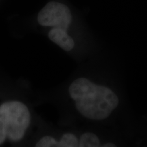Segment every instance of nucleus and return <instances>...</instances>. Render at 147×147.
Returning a JSON list of instances; mask_svg holds the SVG:
<instances>
[{"mask_svg":"<svg viewBox=\"0 0 147 147\" xmlns=\"http://www.w3.org/2000/svg\"><path fill=\"white\" fill-rule=\"evenodd\" d=\"M100 141L98 137L93 133L82 134L79 141V147H100Z\"/></svg>","mask_w":147,"mask_h":147,"instance_id":"obj_5","label":"nucleus"},{"mask_svg":"<svg viewBox=\"0 0 147 147\" xmlns=\"http://www.w3.org/2000/svg\"><path fill=\"white\" fill-rule=\"evenodd\" d=\"M49 39L65 51H71L74 49L76 43L67 32L60 28L53 27L48 34Z\"/></svg>","mask_w":147,"mask_h":147,"instance_id":"obj_4","label":"nucleus"},{"mask_svg":"<svg viewBox=\"0 0 147 147\" xmlns=\"http://www.w3.org/2000/svg\"><path fill=\"white\" fill-rule=\"evenodd\" d=\"M28 108L23 103L10 101L0 106V144L6 138L18 142L23 138L30 123Z\"/></svg>","mask_w":147,"mask_h":147,"instance_id":"obj_2","label":"nucleus"},{"mask_svg":"<svg viewBox=\"0 0 147 147\" xmlns=\"http://www.w3.org/2000/svg\"><path fill=\"white\" fill-rule=\"evenodd\" d=\"M73 21L74 15L69 5L57 1L48 3L38 16V22L40 25L60 28L66 32L70 28Z\"/></svg>","mask_w":147,"mask_h":147,"instance_id":"obj_3","label":"nucleus"},{"mask_svg":"<svg viewBox=\"0 0 147 147\" xmlns=\"http://www.w3.org/2000/svg\"><path fill=\"white\" fill-rule=\"evenodd\" d=\"M78 112L92 120H104L119 105L117 95L109 88L97 85L85 78H77L69 88Z\"/></svg>","mask_w":147,"mask_h":147,"instance_id":"obj_1","label":"nucleus"},{"mask_svg":"<svg viewBox=\"0 0 147 147\" xmlns=\"http://www.w3.org/2000/svg\"><path fill=\"white\" fill-rule=\"evenodd\" d=\"M35 147H59V143L51 136H45L37 143Z\"/></svg>","mask_w":147,"mask_h":147,"instance_id":"obj_7","label":"nucleus"},{"mask_svg":"<svg viewBox=\"0 0 147 147\" xmlns=\"http://www.w3.org/2000/svg\"><path fill=\"white\" fill-rule=\"evenodd\" d=\"M100 147H117V146L114 144L113 143H106V144L100 146Z\"/></svg>","mask_w":147,"mask_h":147,"instance_id":"obj_8","label":"nucleus"},{"mask_svg":"<svg viewBox=\"0 0 147 147\" xmlns=\"http://www.w3.org/2000/svg\"><path fill=\"white\" fill-rule=\"evenodd\" d=\"M59 147H79V142L77 138L72 134H65L59 142Z\"/></svg>","mask_w":147,"mask_h":147,"instance_id":"obj_6","label":"nucleus"}]
</instances>
